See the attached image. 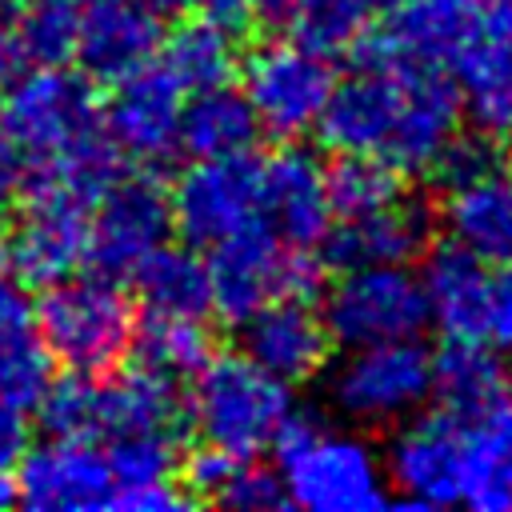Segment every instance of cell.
<instances>
[{
    "label": "cell",
    "mask_w": 512,
    "mask_h": 512,
    "mask_svg": "<svg viewBox=\"0 0 512 512\" xmlns=\"http://www.w3.org/2000/svg\"><path fill=\"white\" fill-rule=\"evenodd\" d=\"M504 392V356L488 340H444V348L432 352V396L448 416L472 424Z\"/></svg>",
    "instance_id": "obj_25"
},
{
    "label": "cell",
    "mask_w": 512,
    "mask_h": 512,
    "mask_svg": "<svg viewBox=\"0 0 512 512\" xmlns=\"http://www.w3.org/2000/svg\"><path fill=\"white\" fill-rule=\"evenodd\" d=\"M36 336V316H32V296L20 288V280H8L0 272V352L24 344Z\"/></svg>",
    "instance_id": "obj_41"
},
{
    "label": "cell",
    "mask_w": 512,
    "mask_h": 512,
    "mask_svg": "<svg viewBox=\"0 0 512 512\" xmlns=\"http://www.w3.org/2000/svg\"><path fill=\"white\" fill-rule=\"evenodd\" d=\"M256 136H260V120L248 96L228 80L212 88H196L180 108V152H188L192 160L252 152Z\"/></svg>",
    "instance_id": "obj_26"
},
{
    "label": "cell",
    "mask_w": 512,
    "mask_h": 512,
    "mask_svg": "<svg viewBox=\"0 0 512 512\" xmlns=\"http://www.w3.org/2000/svg\"><path fill=\"white\" fill-rule=\"evenodd\" d=\"M212 504L232 508V512H272V508H284L288 496H284L280 472H272V468L256 464L252 456H244V460H236V468L228 472V480L212 496Z\"/></svg>",
    "instance_id": "obj_38"
},
{
    "label": "cell",
    "mask_w": 512,
    "mask_h": 512,
    "mask_svg": "<svg viewBox=\"0 0 512 512\" xmlns=\"http://www.w3.org/2000/svg\"><path fill=\"white\" fill-rule=\"evenodd\" d=\"M0 120L20 144L28 172L52 168L76 144L104 132L96 80L68 64L28 68L16 84H8Z\"/></svg>",
    "instance_id": "obj_5"
},
{
    "label": "cell",
    "mask_w": 512,
    "mask_h": 512,
    "mask_svg": "<svg viewBox=\"0 0 512 512\" xmlns=\"http://www.w3.org/2000/svg\"><path fill=\"white\" fill-rule=\"evenodd\" d=\"M12 32L32 68L72 64L80 32V0H20Z\"/></svg>",
    "instance_id": "obj_33"
},
{
    "label": "cell",
    "mask_w": 512,
    "mask_h": 512,
    "mask_svg": "<svg viewBox=\"0 0 512 512\" xmlns=\"http://www.w3.org/2000/svg\"><path fill=\"white\" fill-rule=\"evenodd\" d=\"M260 220L288 248H320L332 228V204L324 192V168L308 148L284 144L260 164Z\"/></svg>",
    "instance_id": "obj_18"
},
{
    "label": "cell",
    "mask_w": 512,
    "mask_h": 512,
    "mask_svg": "<svg viewBox=\"0 0 512 512\" xmlns=\"http://www.w3.org/2000/svg\"><path fill=\"white\" fill-rule=\"evenodd\" d=\"M272 448L284 496L304 512H376L392 504L384 460L360 432L292 408Z\"/></svg>",
    "instance_id": "obj_1"
},
{
    "label": "cell",
    "mask_w": 512,
    "mask_h": 512,
    "mask_svg": "<svg viewBox=\"0 0 512 512\" xmlns=\"http://www.w3.org/2000/svg\"><path fill=\"white\" fill-rule=\"evenodd\" d=\"M104 460L112 472V500L120 492L144 488V484H168L176 476L180 464V440L176 436H160V432H120V436H104ZM108 500V508H112Z\"/></svg>",
    "instance_id": "obj_34"
},
{
    "label": "cell",
    "mask_w": 512,
    "mask_h": 512,
    "mask_svg": "<svg viewBox=\"0 0 512 512\" xmlns=\"http://www.w3.org/2000/svg\"><path fill=\"white\" fill-rule=\"evenodd\" d=\"M32 444V424H28V412L0 400V476H12L20 456L28 452Z\"/></svg>",
    "instance_id": "obj_42"
},
{
    "label": "cell",
    "mask_w": 512,
    "mask_h": 512,
    "mask_svg": "<svg viewBox=\"0 0 512 512\" xmlns=\"http://www.w3.org/2000/svg\"><path fill=\"white\" fill-rule=\"evenodd\" d=\"M16 504L36 512H92L112 500V472L92 436H48L28 444L12 472Z\"/></svg>",
    "instance_id": "obj_14"
},
{
    "label": "cell",
    "mask_w": 512,
    "mask_h": 512,
    "mask_svg": "<svg viewBox=\"0 0 512 512\" xmlns=\"http://www.w3.org/2000/svg\"><path fill=\"white\" fill-rule=\"evenodd\" d=\"M496 4H512V0H496Z\"/></svg>",
    "instance_id": "obj_50"
},
{
    "label": "cell",
    "mask_w": 512,
    "mask_h": 512,
    "mask_svg": "<svg viewBox=\"0 0 512 512\" xmlns=\"http://www.w3.org/2000/svg\"><path fill=\"white\" fill-rule=\"evenodd\" d=\"M172 232L192 248H212L216 240L260 220V164L252 152L192 160L168 188Z\"/></svg>",
    "instance_id": "obj_13"
},
{
    "label": "cell",
    "mask_w": 512,
    "mask_h": 512,
    "mask_svg": "<svg viewBox=\"0 0 512 512\" xmlns=\"http://www.w3.org/2000/svg\"><path fill=\"white\" fill-rule=\"evenodd\" d=\"M460 504L476 512L512 508V388L468 424V468Z\"/></svg>",
    "instance_id": "obj_28"
},
{
    "label": "cell",
    "mask_w": 512,
    "mask_h": 512,
    "mask_svg": "<svg viewBox=\"0 0 512 512\" xmlns=\"http://www.w3.org/2000/svg\"><path fill=\"white\" fill-rule=\"evenodd\" d=\"M128 352L136 356L140 368L184 384V380H192V376L204 368V360H208L216 348H212V332L204 328L200 316H164V312H148L144 320H136Z\"/></svg>",
    "instance_id": "obj_30"
},
{
    "label": "cell",
    "mask_w": 512,
    "mask_h": 512,
    "mask_svg": "<svg viewBox=\"0 0 512 512\" xmlns=\"http://www.w3.org/2000/svg\"><path fill=\"white\" fill-rule=\"evenodd\" d=\"M448 240L472 252L488 268L512 264V172L496 168L476 184L448 192L444 204Z\"/></svg>",
    "instance_id": "obj_24"
},
{
    "label": "cell",
    "mask_w": 512,
    "mask_h": 512,
    "mask_svg": "<svg viewBox=\"0 0 512 512\" xmlns=\"http://www.w3.org/2000/svg\"><path fill=\"white\" fill-rule=\"evenodd\" d=\"M432 232V216L416 200H392L376 212L352 216L324 232L320 260L328 268H360V264H408L424 252Z\"/></svg>",
    "instance_id": "obj_21"
},
{
    "label": "cell",
    "mask_w": 512,
    "mask_h": 512,
    "mask_svg": "<svg viewBox=\"0 0 512 512\" xmlns=\"http://www.w3.org/2000/svg\"><path fill=\"white\" fill-rule=\"evenodd\" d=\"M184 404L196 436L232 456H260L272 448L280 424L292 412L288 384L272 380L240 352H212L192 376Z\"/></svg>",
    "instance_id": "obj_3"
},
{
    "label": "cell",
    "mask_w": 512,
    "mask_h": 512,
    "mask_svg": "<svg viewBox=\"0 0 512 512\" xmlns=\"http://www.w3.org/2000/svg\"><path fill=\"white\" fill-rule=\"evenodd\" d=\"M24 180H28V160H24L20 144L12 140V132L0 120V216L12 212V204L24 192Z\"/></svg>",
    "instance_id": "obj_43"
},
{
    "label": "cell",
    "mask_w": 512,
    "mask_h": 512,
    "mask_svg": "<svg viewBox=\"0 0 512 512\" xmlns=\"http://www.w3.org/2000/svg\"><path fill=\"white\" fill-rule=\"evenodd\" d=\"M468 468V424L444 408L432 416H408L388 440L384 476L396 488L392 504L404 508H448L464 496Z\"/></svg>",
    "instance_id": "obj_11"
},
{
    "label": "cell",
    "mask_w": 512,
    "mask_h": 512,
    "mask_svg": "<svg viewBox=\"0 0 512 512\" xmlns=\"http://www.w3.org/2000/svg\"><path fill=\"white\" fill-rule=\"evenodd\" d=\"M464 104L456 76H448L436 64H408L400 80V108L392 120V132L380 148V160H388L400 176L424 172L440 144L460 128Z\"/></svg>",
    "instance_id": "obj_17"
},
{
    "label": "cell",
    "mask_w": 512,
    "mask_h": 512,
    "mask_svg": "<svg viewBox=\"0 0 512 512\" xmlns=\"http://www.w3.org/2000/svg\"><path fill=\"white\" fill-rule=\"evenodd\" d=\"M248 8H252V24H260L264 32H288L296 16V0H248Z\"/></svg>",
    "instance_id": "obj_45"
},
{
    "label": "cell",
    "mask_w": 512,
    "mask_h": 512,
    "mask_svg": "<svg viewBox=\"0 0 512 512\" xmlns=\"http://www.w3.org/2000/svg\"><path fill=\"white\" fill-rule=\"evenodd\" d=\"M132 284L144 300V312H164V316H208L212 312V292H208V260L192 244H160L148 252Z\"/></svg>",
    "instance_id": "obj_29"
},
{
    "label": "cell",
    "mask_w": 512,
    "mask_h": 512,
    "mask_svg": "<svg viewBox=\"0 0 512 512\" xmlns=\"http://www.w3.org/2000/svg\"><path fill=\"white\" fill-rule=\"evenodd\" d=\"M496 168H504V140H496V136H488L480 128H472V132L456 128L440 144V152L432 156V164L424 172L432 176V184L440 192H456V188L476 184L480 176H488Z\"/></svg>",
    "instance_id": "obj_37"
},
{
    "label": "cell",
    "mask_w": 512,
    "mask_h": 512,
    "mask_svg": "<svg viewBox=\"0 0 512 512\" xmlns=\"http://www.w3.org/2000/svg\"><path fill=\"white\" fill-rule=\"evenodd\" d=\"M180 108L184 88L152 56L112 80V92L100 104V124L128 164L156 172L180 152Z\"/></svg>",
    "instance_id": "obj_12"
},
{
    "label": "cell",
    "mask_w": 512,
    "mask_h": 512,
    "mask_svg": "<svg viewBox=\"0 0 512 512\" xmlns=\"http://www.w3.org/2000/svg\"><path fill=\"white\" fill-rule=\"evenodd\" d=\"M172 236L168 188L152 168L120 172L88 212L84 264L108 280H128L136 264Z\"/></svg>",
    "instance_id": "obj_10"
},
{
    "label": "cell",
    "mask_w": 512,
    "mask_h": 512,
    "mask_svg": "<svg viewBox=\"0 0 512 512\" xmlns=\"http://www.w3.org/2000/svg\"><path fill=\"white\" fill-rule=\"evenodd\" d=\"M240 64L244 96L260 120V132H272L280 140H300L316 128L328 92L336 84V72L324 52L300 44V40H264L256 44Z\"/></svg>",
    "instance_id": "obj_7"
},
{
    "label": "cell",
    "mask_w": 512,
    "mask_h": 512,
    "mask_svg": "<svg viewBox=\"0 0 512 512\" xmlns=\"http://www.w3.org/2000/svg\"><path fill=\"white\" fill-rule=\"evenodd\" d=\"M36 424L44 436H92L100 424V376L88 372H68L52 376L44 396L36 400Z\"/></svg>",
    "instance_id": "obj_35"
},
{
    "label": "cell",
    "mask_w": 512,
    "mask_h": 512,
    "mask_svg": "<svg viewBox=\"0 0 512 512\" xmlns=\"http://www.w3.org/2000/svg\"><path fill=\"white\" fill-rule=\"evenodd\" d=\"M420 292L428 324L444 332V340H484V304H488V264H480L460 244H436L420 268Z\"/></svg>",
    "instance_id": "obj_22"
},
{
    "label": "cell",
    "mask_w": 512,
    "mask_h": 512,
    "mask_svg": "<svg viewBox=\"0 0 512 512\" xmlns=\"http://www.w3.org/2000/svg\"><path fill=\"white\" fill-rule=\"evenodd\" d=\"M324 192H328L332 216H340V220L376 212L404 196L400 172L372 152H336L332 168L324 172Z\"/></svg>",
    "instance_id": "obj_32"
},
{
    "label": "cell",
    "mask_w": 512,
    "mask_h": 512,
    "mask_svg": "<svg viewBox=\"0 0 512 512\" xmlns=\"http://www.w3.org/2000/svg\"><path fill=\"white\" fill-rule=\"evenodd\" d=\"M368 8H380V12H392V8H400L404 0H364Z\"/></svg>",
    "instance_id": "obj_49"
},
{
    "label": "cell",
    "mask_w": 512,
    "mask_h": 512,
    "mask_svg": "<svg viewBox=\"0 0 512 512\" xmlns=\"http://www.w3.org/2000/svg\"><path fill=\"white\" fill-rule=\"evenodd\" d=\"M484 340L512 360V264H504L488 280V304H484Z\"/></svg>",
    "instance_id": "obj_40"
},
{
    "label": "cell",
    "mask_w": 512,
    "mask_h": 512,
    "mask_svg": "<svg viewBox=\"0 0 512 512\" xmlns=\"http://www.w3.org/2000/svg\"><path fill=\"white\" fill-rule=\"evenodd\" d=\"M16 504V488H12V476H0V508Z\"/></svg>",
    "instance_id": "obj_47"
},
{
    "label": "cell",
    "mask_w": 512,
    "mask_h": 512,
    "mask_svg": "<svg viewBox=\"0 0 512 512\" xmlns=\"http://www.w3.org/2000/svg\"><path fill=\"white\" fill-rule=\"evenodd\" d=\"M16 8H20V0H0V24H12Z\"/></svg>",
    "instance_id": "obj_48"
},
{
    "label": "cell",
    "mask_w": 512,
    "mask_h": 512,
    "mask_svg": "<svg viewBox=\"0 0 512 512\" xmlns=\"http://www.w3.org/2000/svg\"><path fill=\"white\" fill-rule=\"evenodd\" d=\"M320 272L324 260L312 256V248H288L264 220H252L212 244V312L224 324H240L276 296H312L320 288Z\"/></svg>",
    "instance_id": "obj_4"
},
{
    "label": "cell",
    "mask_w": 512,
    "mask_h": 512,
    "mask_svg": "<svg viewBox=\"0 0 512 512\" xmlns=\"http://www.w3.org/2000/svg\"><path fill=\"white\" fill-rule=\"evenodd\" d=\"M408 56H384V60H352V72L332 84L328 104L312 132L332 152H372L380 156L396 108H400V80Z\"/></svg>",
    "instance_id": "obj_15"
},
{
    "label": "cell",
    "mask_w": 512,
    "mask_h": 512,
    "mask_svg": "<svg viewBox=\"0 0 512 512\" xmlns=\"http://www.w3.org/2000/svg\"><path fill=\"white\" fill-rule=\"evenodd\" d=\"M452 68L472 128L512 140V4L484 12L476 36L456 52Z\"/></svg>",
    "instance_id": "obj_19"
},
{
    "label": "cell",
    "mask_w": 512,
    "mask_h": 512,
    "mask_svg": "<svg viewBox=\"0 0 512 512\" xmlns=\"http://www.w3.org/2000/svg\"><path fill=\"white\" fill-rule=\"evenodd\" d=\"M236 460H244V456H232V452H224V448L200 440V448H192V452L176 464V472L184 476V492H188L192 500H212V496L224 488V480H228V472L236 468Z\"/></svg>",
    "instance_id": "obj_39"
},
{
    "label": "cell",
    "mask_w": 512,
    "mask_h": 512,
    "mask_svg": "<svg viewBox=\"0 0 512 512\" xmlns=\"http://www.w3.org/2000/svg\"><path fill=\"white\" fill-rule=\"evenodd\" d=\"M32 316L48 356L68 372L88 376L120 368L136 328L128 292L120 288V280H108L100 272H68L44 284L40 300H32Z\"/></svg>",
    "instance_id": "obj_2"
},
{
    "label": "cell",
    "mask_w": 512,
    "mask_h": 512,
    "mask_svg": "<svg viewBox=\"0 0 512 512\" xmlns=\"http://www.w3.org/2000/svg\"><path fill=\"white\" fill-rule=\"evenodd\" d=\"M484 20L480 0H404L392 8L388 36L416 64H452Z\"/></svg>",
    "instance_id": "obj_27"
},
{
    "label": "cell",
    "mask_w": 512,
    "mask_h": 512,
    "mask_svg": "<svg viewBox=\"0 0 512 512\" xmlns=\"http://www.w3.org/2000/svg\"><path fill=\"white\" fill-rule=\"evenodd\" d=\"M240 328V356H248L260 372L280 384H308L324 372L332 336L324 316L308 304V296H276L256 308Z\"/></svg>",
    "instance_id": "obj_16"
},
{
    "label": "cell",
    "mask_w": 512,
    "mask_h": 512,
    "mask_svg": "<svg viewBox=\"0 0 512 512\" xmlns=\"http://www.w3.org/2000/svg\"><path fill=\"white\" fill-rule=\"evenodd\" d=\"M192 4H200V16L212 20V24H220V28L232 32V36H240V32L252 24L248 0H192Z\"/></svg>",
    "instance_id": "obj_44"
},
{
    "label": "cell",
    "mask_w": 512,
    "mask_h": 512,
    "mask_svg": "<svg viewBox=\"0 0 512 512\" xmlns=\"http://www.w3.org/2000/svg\"><path fill=\"white\" fill-rule=\"evenodd\" d=\"M324 392L344 420L360 428H392L432 396V352L420 336L356 344L328 368Z\"/></svg>",
    "instance_id": "obj_6"
},
{
    "label": "cell",
    "mask_w": 512,
    "mask_h": 512,
    "mask_svg": "<svg viewBox=\"0 0 512 512\" xmlns=\"http://www.w3.org/2000/svg\"><path fill=\"white\" fill-rule=\"evenodd\" d=\"M320 316L332 344L340 348L420 336V328L428 324L424 292L408 264L340 268V280L328 288Z\"/></svg>",
    "instance_id": "obj_8"
},
{
    "label": "cell",
    "mask_w": 512,
    "mask_h": 512,
    "mask_svg": "<svg viewBox=\"0 0 512 512\" xmlns=\"http://www.w3.org/2000/svg\"><path fill=\"white\" fill-rule=\"evenodd\" d=\"M164 20L140 0H80V32L72 60L84 76L112 84L160 52Z\"/></svg>",
    "instance_id": "obj_20"
},
{
    "label": "cell",
    "mask_w": 512,
    "mask_h": 512,
    "mask_svg": "<svg viewBox=\"0 0 512 512\" xmlns=\"http://www.w3.org/2000/svg\"><path fill=\"white\" fill-rule=\"evenodd\" d=\"M368 4L364 0H296V16L288 24L292 40L324 52V56H336V52H348L352 40L368 28Z\"/></svg>",
    "instance_id": "obj_36"
},
{
    "label": "cell",
    "mask_w": 512,
    "mask_h": 512,
    "mask_svg": "<svg viewBox=\"0 0 512 512\" xmlns=\"http://www.w3.org/2000/svg\"><path fill=\"white\" fill-rule=\"evenodd\" d=\"M12 228L4 232L8 268L24 284H52L68 272H80L88 252V212L92 204L68 192L56 180L28 176L20 200L12 204Z\"/></svg>",
    "instance_id": "obj_9"
},
{
    "label": "cell",
    "mask_w": 512,
    "mask_h": 512,
    "mask_svg": "<svg viewBox=\"0 0 512 512\" xmlns=\"http://www.w3.org/2000/svg\"><path fill=\"white\" fill-rule=\"evenodd\" d=\"M140 4H144V8H152L160 20H168V16H180L192 0H140Z\"/></svg>",
    "instance_id": "obj_46"
},
{
    "label": "cell",
    "mask_w": 512,
    "mask_h": 512,
    "mask_svg": "<svg viewBox=\"0 0 512 512\" xmlns=\"http://www.w3.org/2000/svg\"><path fill=\"white\" fill-rule=\"evenodd\" d=\"M188 428V404L180 396V384L168 376H156L148 368L132 372H104L100 376V424L96 436H120V432H160V436H184Z\"/></svg>",
    "instance_id": "obj_23"
},
{
    "label": "cell",
    "mask_w": 512,
    "mask_h": 512,
    "mask_svg": "<svg viewBox=\"0 0 512 512\" xmlns=\"http://www.w3.org/2000/svg\"><path fill=\"white\" fill-rule=\"evenodd\" d=\"M156 60L176 76V84L184 92L212 88V84H224L236 72V36L224 32L220 24L204 20V16L180 20L160 40Z\"/></svg>",
    "instance_id": "obj_31"
}]
</instances>
